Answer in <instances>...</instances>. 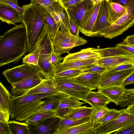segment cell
I'll list each match as a JSON object with an SVG mask.
<instances>
[{
    "label": "cell",
    "mask_w": 134,
    "mask_h": 134,
    "mask_svg": "<svg viewBox=\"0 0 134 134\" xmlns=\"http://www.w3.org/2000/svg\"><path fill=\"white\" fill-rule=\"evenodd\" d=\"M26 27L23 23L15 25L0 36V66L16 63L27 52Z\"/></svg>",
    "instance_id": "obj_1"
},
{
    "label": "cell",
    "mask_w": 134,
    "mask_h": 134,
    "mask_svg": "<svg viewBox=\"0 0 134 134\" xmlns=\"http://www.w3.org/2000/svg\"><path fill=\"white\" fill-rule=\"evenodd\" d=\"M22 23L26 28L28 52L33 51L37 45L45 30V16L47 10L41 5L31 3L23 6Z\"/></svg>",
    "instance_id": "obj_2"
},
{
    "label": "cell",
    "mask_w": 134,
    "mask_h": 134,
    "mask_svg": "<svg viewBox=\"0 0 134 134\" xmlns=\"http://www.w3.org/2000/svg\"><path fill=\"white\" fill-rule=\"evenodd\" d=\"M51 28L46 22L45 31L39 40L41 51L37 67L40 73L45 78L54 76L55 66L51 62L52 48L53 46L50 32Z\"/></svg>",
    "instance_id": "obj_3"
},
{
    "label": "cell",
    "mask_w": 134,
    "mask_h": 134,
    "mask_svg": "<svg viewBox=\"0 0 134 134\" xmlns=\"http://www.w3.org/2000/svg\"><path fill=\"white\" fill-rule=\"evenodd\" d=\"M134 24V0H130L123 14L102 32L100 36L112 39L123 33Z\"/></svg>",
    "instance_id": "obj_4"
},
{
    "label": "cell",
    "mask_w": 134,
    "mask_h": 134,
    "mask_svg": "<svg viewBox=\"0 0 134 134\" xmlns=\"http://www.w3.org/2000/svg\"><path fill=\"white\" fill-rule=\"evenodd\" d=\"M52 42L54 52L60 55L65 53L69 54L74 47L87 43V40L79 36H74L61 29L58 31Z\"/></svg>",
    "instance_id": "obj_5"
},
{
    "label": "cell",
    "mask_w": 134,
    "mask_h": 134,
    "mask_svg": "<svg viewBox=\"0 0 134 134\" xmlns=\"http://www.w3.org/2000/svg\"><path fill=\"white\" fill-rule=\"evenodd\" d=\"M56 87L59 92L75 97L86 103V97L92 89L83 86L64 77H53Z\"/></svg>",
    "instance_id": "obj_6"
},
{
    "label": "cell",
    "mask_w": 134,
    "mask_h": 134,
    "mask_svg": "<svg viewBox=\"0 0 134 134\" xmlns=\"http://www.w3.org/2000/svg\"><path fill=\"white\" fill-rule=\"evenodd\" d=\"M40 73L36 66L25 63L5 69L2 72L3 75L11 85L35 74Z\"/></svg>",
    "instance_id": "obj_7"
},
{
    "label": "cell",
    "mask_w": 134,
    "mask_h": 134,
    "mask_svg": "<svg viewBox=\"0 0 134 134\" xmlns=\"http://www.w3.org/2000/svg\"><path fill=\"white\" fill-rule=\"evenodd\" d=\"M134 124V114L125 112L114 119L100 126L96 130L97 134H110L123 129Z\"/></svg>",
    "instance_id": "obj_8"
},
{
    "label": "cell",
    "mask_w": 134,
    "mask_h": 134,
    "mask_svg": "<svg viewBox=\"0 0 134 134\" xmlns=\"http://www.w3.org/2000/svg\"><path fill=\"white\" fill-rule=\"evenodd\" d=\"M44 102L40 100L28 104L10 109L12 119L19 122L25 121L37 111Z\"/></svg>",
    "instance_id": "obj_9"
},
{
    "label": "cell",
    "mask_w": 134,
    "mask_h": 134,
    "mask_svg": "<svg viewBox=\"0 0 134 134\" xmlns=\"http://www.w3.org/2000/svg\"><path fill=\"white\" fill-rule=\"evenodd\" d=\"M134 71V68L122 71L112 75L104 73L101 75L99 88L118 86H124V82L125 79Z\"/></svg>",
    "instance_id": "obj_10"
},
{
    "label": "cell",
    "mask_w": 134,
    "mask_h": 134,
    "mask_svg": "<svg viewBox=\"0 0 134 134\" xmlns=\"http://www.w3.org/2000/svg\"><path fill=\"white\" fill-rule=\"evenodd\" d=\"M41 74L31 77L16 82L12 85L11 93L20 96L32 89L40 83L44 78Z\"/></svg>",
    "instance_id": "obj_11"
},
{
    "label": "cell",
    "mask_w": 134,
    "mask_h": 134,
    "mask_svg": "<svg viewBox=\"0 0 134 134\" xmlns=\"http://www.w3.org/2000/svg\"><path fill=\"white\" fill-rule=\"evenodd\" d=\"M108 11L107 0L101 2L97 18L90 36H100L101 33L110 25L108 22Z\"/></svg>",
    "instance_id": "obj_12"
},
{
    "label": "cell",
    "mask_w": 134,
    "mask_h": 134,
    "mask_svg": "<svg viewBox=\"0 0 134 134\" xmlns=\"http://www.w3.org/2000/svg\"><path fill=\"white\" fill-rule=\"evenodd\" d=\"M61 119L55 116L42 121L37 127L29 125L30 134H55Z\"/></svg>",
    "instance_id": "obj_13"
},
{
    "label": "cell",
    "mask_w": 134,
    "mask_h": 134,
    "mask_svg": "<svg viewBox=\"0 0 134 134\" xmlns=\"http://www.w3.org/2000/svg\"><path fill=\"white\" fill-rule=\"evenodd\" d=\"M98 59L94 58L84 60L61 62L55 66L54 75L68 70L77 69L83 71L97 65L96 63Z\"/></svg>",
    "instance_id": "obj_14"
},
{
    "label": "cell",
    "mask_w": 134,
    "mask_h": 134,
    "mask_svg": "<svg viewBox=\"0 0 134 134\" xmlns=\"http://www.w3.org/2000/svg\"><path fill=\"white\" fill-rule=\"evenodd\" d=\"M134 61V55H123L100 58L98 59L96 64L108 70L121 65L131 63Z\"/></svg>",
    "instance_id": "obj_15"
},
{
    "label": "cell",
    "mask_w": 134,
    "mask_h": 134,
    "mask_svg": "<svg viewBox=\"0 0 134 134\" xmlns=\"http://www.w3.org/2000/svg\"><path fill=\"white\" fill-rule=\"evenodd\" d=\"M0 19L2 22L9 25L22 22V15L9 5L0 3Z\"/></svg>",
    "instance_id": "obj_16"
},
{
    "label": "cell",
    "mask_w": 134,
    "mask_h": 134,
    "mask_svg": "<svg viewBox=\"0 0 134 134\" xmlns=\"http://www.w3.org/2000/svg\"><path fill=\"white\" fill-rule=\"evenodd\" d=\"M101 78V75L99 74L85 73L75 77L68 78L74 82L93 90L98 87Z\"/></svg>",
    "instance_id": "obj_17"
},
{
    "label": "cell",
    "mask_w": 134,
    "mask_h": 134,
    "mask_svg": "<svg viewBox=\"0 0 134 134\" xmlns=\"http://www.w3.org/2000/svg\"><path fill=\"white\" fill-rule=\"evenodd\" d=\"M57 94L54 93H49L32 94L25 96L14 95L11 101L10 109L31 103Z\"/></svg>",
    "instance_id": "obj_18"
},
{
    "label": "cell",
    "mask_w": 134,
    "mask_h": 134,
    "mask_svg": "<svg viewBox=\"0 0 134 134\" xmlns=\"http://www.w3.org/2000/svg\"><path fill=\"white\" fill-rule=\"evenodd\" d=\"M59 92L56 87L52 77L44 78L40 83L36 86L20 96H25L49 93H54L57 94Z\"/></svg>",
    "instance_id": "obj_19"
},
{
    "label": "cell",
    "mask_w": 134,
    "mask_h": 134,
    "mask_svg": "<svg viewBox=\"0 0 134 134\" xmlns=\"http://www.w3.org/2000/svg\"><path fill=\"white\" fill-rule=\"evenodd\" d=\"M86 103L90 104L94 109L104 108L112 100L101 92L90 91L86 97Z\"/></svg>",
    "instance_id": "obj_20"
},
{
    "label": "cell",
    "mask_w": 134,
    "mask_h": 134,
    "mask_svg": "<svg viewBox=\"0 0 134 134\" xmlns=\"http://www.w3.org/2000/svg\"><path fill=\"white\" fill-rule=\"evenodd\" d=\"M100 58L99 54L94 51L92 48H88L82 49L77 52L69 54L64 57L62 62L84 60Z\"/></svg>",
    "instance_id": "obj_21"
},
{
    "label": "cell",
    "mask_w": 134,
    "mask_h": 134,
    "mask_svg": "<svg viewBox=\"0 0 134 134\" xmlns=\"http://www.w3.org/2000/svg\"><path fill=\"white\" fill-rule=\"evenodd\" d=\"M126 89L124 86H118L97 88L98 91L104 94L117 105L121 101Z\"/></svg>",
    "instance_id": "obj_22"
},
{
    "label": "cell",
    "mask_w": 134,
    "mask_h": 134,
    "mask_svg": "<svg viewBox=\"0 0 134 134\" xmlns=\"http://www.w3.org/2000/svg\"><path fill=\"white\" fill-rule=\"evenodd\" d=\"M101 2L94 5L93 10L86 21L80 28V31L86 36H90L91 30L97 20Z\"/></svg>",
    "instance_id": "obj_23"
},
{
    "label": "cell",
    "mask_w": 134,
    "mask_h": 134,
    "mask_svg": "<svg viewBox=\"0 0 134 134\" xmlns=\"http://www.w3.org/2000/svg\"><path fill=\"white\" fill-rule=\"evenodd\" d=\"M107 1L108 11V22L111 25L123 14L126 7L110 0H107Z\"/></svg>",
    "instance_id": "obj_24"
},
{
    "label": "cell",
    "mask_w": 134,
    "mask_h": 134,
    "mask_svg": "<svg viewBox=\"0 0 134 134\" xmlns=\"http://www.w3.org/2000/svg\"><path fill=\"white\" fill-rule=\"evenodd\" d=\"M0 111L10 115V107L12 95L2 82L0 83Z\"/></svg>",
    "instance_id": "obj_25"
},
{
    "label": "cell",
    "mask_w": 134,
    "mask_h": 134,
    "mask_svg": "<svg viewBox=\"0 0 134 134\" xmlns=\"http://www.w3.org/2000/svg\"><path fill=\"white\" fill-rule=\"evenodd\" d=\"M55 111L37 110L25 122L29 125L37 127L42 121L49 117L55 116Z\"/></svg>",
    "instance_id": "obj_26"
},
{
    "label": "cell",
    "mask_w": 134,
    "mask_h": 134,
    "mask_svg": "<svg viewBox=\"0 0 134 134\" xmlns=\"http://www.w3.org/2000/svg\"><path fill=\"white\" fill-rule=\"evenodd\" d=\"M91 116L80 119H69L66 117L61 119L58 129L55 134H60L62 132L80 124L90 121Z\"/></svg>",
    "instance_id": "obj_27"
},
{
    "label": "cell",
    "mask_w": 134,
    "mask_h": 134,
    "mask_svg": "<svg viewBox=\"0 0 134 134\" xmlns=\"http://www.w3.org/2000/svg\"><path fill=\"white\" fill-rule=\"evenodd\" d=\"M96 134L97 131L92 127L90 121L84 122L72 127L60 134Z\"/></svg>",
    "instance_id": "obj_28"
},
{
    "label": "cell",
    "mask_w": 134,
    "mask_h": 134,
    "mask_svg": "<svg viewBox=\"0 0 134 134\" xmlns=\"http://www.w3.org/2000/svg\"><path fill=\"white\" fill-rule=\"evenodd\" d=\"M56 95L61 99L58 108H75L81 106L86 103L80 102L75 97L62 93L59 92Z\"/></svg>",
    "instance_id": "obj_29"
},
{
    "label": "cell",
    "mask_w": 134,
    "mask_h": 134,
    "mask_svg": "<svg viewBox=\"0 0 134 134\" xmlns=\"http://www.w3.org/2000/svg\"><path fill=\"white\" fill-rule=\"evenodd\" d=\"M51 5L54 11L61 21V29L69 32L68 29L69 19L65 10L61 6L58 2H55Z\"/></svg>",
    "instance_id": "obj_30"
},
{
    "label": "cell",
    "mask_w": 134,
    "mask_h": 134,
    "mask_svg": "<svg viewBox=\"0 0 134 134\" xmlns=\"http://www.w3.org/2000/svg\"><path fill=\"white\" fill-rule=\"evenodd\" d=\"M94 109L92 107L80 106L73 108L65 117L75 119H82L90 116Z\"/></svg>",
    "instance_id": "obj_31"
},
{
    "label": "cell",
    "mask_w": 134,
    "mask_h": 134,
    "mask_svg": "<svg viewBox=\"0 0 134 134\" xmlns=\"http://www.w3.org/2000/svg\"><path fill=\"white\" fill-rule=\"evenodd\" d=\"M92 49L95 51L99 53L101 58L123 55H132L127 52L116 47L104 48H92Z\"/></svg>",
    "instance_id": "obj_32"
},
{
    "label": "cell",
    "mask_w": 134,
    "mask_h": 134,
    "mask_svg": "<svg viewBox=\"0 0 134 134\" xmlns=\"http://www.w3.org/2000/svg\"><path fill=\"white\" fill-rule=\"evenodd\" d=\"M94 5L90 0H83L70 8L77 10L83 17L85 22L93 10Z\"/></svg>",
    "instance_id": "obj_33"
},
{
    "label": "cell",
    "mask_w": 134,
    "mask_h": 134,
    "mask_svg": "<svg viewBox=\"0 0 134 134\" xmlns=\"http://www.w3.org/2000/svg\"><path fill=\"white\" fill-rule=\"evenodd\" d=\"M11 134H30L29 125L15 120L8 122Z\"/></svg>",
    "instance_id": "obj_34"
},
{
    "label": "cell",
    "mask_w": 134,
    "mask_h": 134,
    "mask_svg": "<svg viewBox=\"0 0 134 134\" xmlns=\"http://www.w3.org/2000/svg\"><path fill=\"white\" fill-rule=\"evenodd\" d=\"M43 104L37 110L56 111L60 102V98L56 95L46 98Z\"/></svg>",
    "instance_id": "obj_35"
},
{
    "label": "cell",
    "mask_w": 134,
    "mask_h": 134,
    "mask_svg": "<svg viewBox=\"0 0 134 134\" xmlns=\"http://www.w3.org/2000/svg\"><path fill=\"white\" fill-rule=\"evenodd\" d=\"M41 51V46L38 43L32 52L25 55L23 59L22 62L32 65L37 67L38 65V61Z\"/></svg>",
    "instance_id": "obj_36"
},
{
    "label": "cell",
    "mask_w": 134,
    "mask_h": 134,
    "mask_svg": "<svg viewBox=\"0 0 134 134\" xmlns=\"http://www.w3.org/2000/svg\"><path fill=\"white\" fill-rule=\"evenodd\" d=\"M124 112V109L120 110H116L115 109H112L93 129L96 130H97L100 126L114 119Z\"/></svg>",
    "instance_id": "obj_37"
},
{
    "label": "cell",
    "mask_w": 134,
    "mask_h": 134,
    "mask_svg": "<svg viewBox=\"0 0 134 134\" xmlns=\"http://www.w3.org/2000/svg\"><path fill=\"white\" fill-rule=\"evenodd\" d=\"M111 110L107 107L98 109H94L91 116L90 121L92 128H93Z\"/></svg>",
    "instance_id": "obj_38"
},
{
    "label": "cell",
    "mask_w": 134,
    "mask_h": 134,
    "mask_svg": "<svg viewBox=\"0 0 134 134\" xmlns=\"http://www.w3.org/2000/svg\"><path fill=\"white\" fill-rule=\"evenodd\" d=\"M134 104V88L126 89L119 105L121 108Z\"/></svg>",
    "instance_id": "obj_39"
},
{
    "label": "cell",
    "mask_w": 134,
    "mask_h": 134,
    "mask_svg": "<svg viewBox=\"0 0 134 134\" xmlns=\"http://www.w3.org/2000/svg\"><path fill=\"white\" fill-rule=\"evenodd\" d=\"M45 20L50 27L51 30L50 35L52 41L59 30V28L58 27L56 23L52 16L48 12H47L45 16Z\"/></svg>",
    "instance_id": "obj_40"
},
{
    "label": "cell",
    "mask_w": 134,
    "mask_h": 134,
    "mask_svg": "<svg viewBox=\"0 0 134 134\" xmlns=\"http://www.w3.org/2000/svg\"><path fill=\"white\" fill-rule=\"evenodd\" d=\"M67 14L69 15L80 27L85 22V20L78 12L72 8H69L65 10Z\"/></svg>",
    "instance_id": "obj_41"
},
{
    "label": "cell",
    "mask_w": 134,
    "mask_h": 134,
    "mask_svg": "<svg viewBox=\"0 0 134 134\" xmlns=\"http://www.w3.org/2000/svg\"><path fill=\"white\" fill-rule=\"evenodd\" d=\"M82 73V70L77 69L69 70L55 74L53 77H64L71 78L76 77Z\"/></svg>",
    "instance_id": "obj_42"
},
{
    "label": "cell",
    "mask_w": 134,
    "mask_h": 134,
    "mask_svg": "<svg viewBox=\"0 0 134 134\" xmlns=\"http://www.w3.org/2000/svg\"><path fill=\"white\" fill-rule=\"evenodd\" d=\"M134 68V66L131 63L123 64L118 66L112 69L107 70L104 73L108 75H112L125 70Z\"/></svg>",
    "instance_id": "obj_43"
},
{
    "label": "cell",
    "mask_w": 134,
    "mask_h": 134,
    "mask_svg": "<svg viewBox=\"0 0 134 134\" xmlns=\"http://www.w3.org/2000/svg\"><path fill=\"white\" fill-rule=\"evenodd\" d=\"M67 14L69 19L68 29L69 32L74 36H79V26L73 19L69 15Z\"/></svg>",
    "instance_id": "obj_44"
},
{
    "label": "cell",
    "mask_w": 134,
    "mask_h": 134,
    "mask_svg": "<svg viewBox=\"0 0 134 134\" xmlns=\"http://www.w3.org/2000/svg\"><path fill=\"white\" fill-rule=\"evenodd\" d=\"M107 70L106 68L98 65H96L90 68L82 71L83 73H90L102 75Z\"/></svg>",
    "instance_id": "obj_45"
},
{
    "label": "cell",
    "mask_w": 134,
    "mask_h": 134,
    "mask_svg": "<svg viewBox=\"0 0 134 134\" xmlns=\"http://www.w3.org/2000/svg\"><path fill=\"white\" fill-rule=\"evenodd\" d=\"M0 3L7 4L18 11L22 15L23 13V8L18 5L17 0H0Z\"/></svg>",
    "instance_id": "obj_46"
},
{
    "label": "cell",
    "mask_w": 134,
    "mask_h": 134,
    "mask_svg": "<svg viewBox=\"0 0 134 134\" xmlns=\"http://www.w3.org/2000/svg\"><path fill=\"white\" fill-rule=\"evenodd\" d=\"M83 0H59L58 2L65 10L71 7Z\"/></svg>",
    "instance_id": "obj_47"
},
{
    "label": "cell",
    "mask_w": 134,
    "mask_h": 134,
    "mask_svg": "<svg viewBox=\"0 0 134 134\" xmlns=\"http://www.w3.org/2000/svg\"><path fill=\"white\" fill-rule=\"evenodd\" d=\"M64 57H62L61 55L55 53L54 50L53 46L52 48L51 62L53 66L58 65L61 63V61L63 60Z\"/></svg>",
    "instance_id": "obj_48"
},
{
    "label": "cell",
    "mask_w": 134,
    "mask_h": 134,
    "mask_svg": "<svg viewBox=\"0 0 134 134\" xmlns=\"http://www.w3.org/2000/svg\"><path fill=\"white\" fill-rule=\"evenodd\" d=\"M73 109L70 108H58L55 111V116L62 119L65 118Z\"/></svg>",
    "instance_id": "obj_49"
},
{
    "label": "cell",
    "mask_w": 134,
    "mask_h": 134,
    "mask_svg": "<svg viewBox=\"0 0 134 134\" xmlns=\"http://www.w3.org/2000/svg\"><path fill=\"white\" fill-rule=\"evenodd\" d=\"M59 0H31V3L41 5L44 8L51 5L53 3Z\"/></svg>",
    "instance_id": "obj_50"
},
{
    "label": "cell",
    "mask_w": 134,
    "mask_h": 134,
    "mask_svg": "<svg viewBox=\"0 0 134 134\" xmlns=\"http://www.w3.org/2000/svg\"><path fill=\"white\" fill-rule=\"evenodd\" d=\"M115 47L134 55V46H133L126 44L121 42L116 44Z\"/></svg>",
    "instance_id": "obj_51"
},
{
    "label": "cell",
    "mask_w": 134,
    "mask_h": 134,
    "mask_svg": "<svg viewBox=\"0 0 134 134\" xmlns=\"http://www.w3.org/2000/svg\"><path fill=\"white\" fill-rule=\"evenodd\" d=\"M115 134H134V124L124 129L116 132Z\"/></svg>",
    "instance_id": "obj_52"
},
{
    "label": "cell",
    "mask_w": 134,
    "mask_h": 134,
    "mask_svg": "<svg viewBox=\"0 0 134 134\" xmlns=\"http://www.w3.org/2000/svg\"><path fill=\"white\" fill-rule=\"evenodd\" d=\"M0 134H11L8 122H0Z\"/></svg>",
    "instance_id": "obj_53"
},
{
    "label": "cell",
    "mask_w": 134,
    "mask_h": 134,
    "mask_svg": "<svg viewBox=\"0 0 134 134\" xmlns=\"http://www.w3.org/2000/svg\"><path fill=\"white\" fill-rule=\"evenodd\" d=\"M122 42L126 44L134 46V34L127 36Z\"/></svg>",
    "instance_id": "obj_54"
},
{
    "label": "cell",
    "mask_w": 134,
    "mask_h": 134,
    "mask_svg": "<svg viewBox=\"0 0 134 134\" xmlns=\"http://www.w3.org/2000/svg\"><path fill=\"white\" fill-rule=\"evenodd\" d=\"M133 84H134V71L125 79L124 82V85L125 86L128 85Z\"/></svg>",
    "instance_id": "obj_55"
},
{
    "label": "cell",
    "mask_w": 134,
    "mask_h": 134,
    "mask_svg": "<svg viewBox=\"0 0 134 134\" xmlns=\"http://www.w3.org/2000/svg\"><path fill=\"white\" fill-rule=\"evenodd\" d=\"M9 116L1 111H0V122L5 123L8 122L9 121Z\"/></svg>",
    "instance_id": "obj_56"
},
{
    "label": "cell",
    "mask_w": 134,
    "mask_h": 134,
    "mask_svg": "<svg viewBox=\"0 0 134 134\" xmlns=\"http://www.w3.org/2000/svg\"><path fill=\"white\" fill-rule=\"evenodd\" d=\"M111 1L119 3L126 7L130 0H110Z\"/></svg>",
    "instance_id": "obj_57"
},
{
    "label": "cell",
    "mask_w": 134,
    "mask_h": 134,
    "mask_svg": "<svg viewBox=\"0 0 134 134\" xmlns=\"http://www.w3.org/2000/svg\"><path fill=\"white\" fill-rule=\"evenodd\" d=\"M124 109L125 112L134 114V104L129 106Z\"/></svg>",
    "instance_id": "obj_58"
},
{
    "label": "cell",
    "mask_w": 134,
    "mask_h": 134,
    "mask_svg": "<svg viewBox=\"0 0 134 134\" xmlns=\"http://www.w3.org/2000/svg\"><path fill=\"white\" fill-rule=\"evenodd\" d=\"M104 0H90L94 5H96Z\"/></svg>",
    "instance_id": "obj_59"
},
{
    "label": "cell",
    "mask_w": 134,
    "mask_h": 134,
    "mask_svg": "<svg viewBox=\"0 0 134 134\" xmlns=\"http://www.w3.org/2000/svg\"><path fill=\"white\" fill-rule=\"evenodd\" d=\"M132 65L134 66V61L131 63Z\"/></svg>",
    "instance_id": "obj_60"
}]
</instances>
